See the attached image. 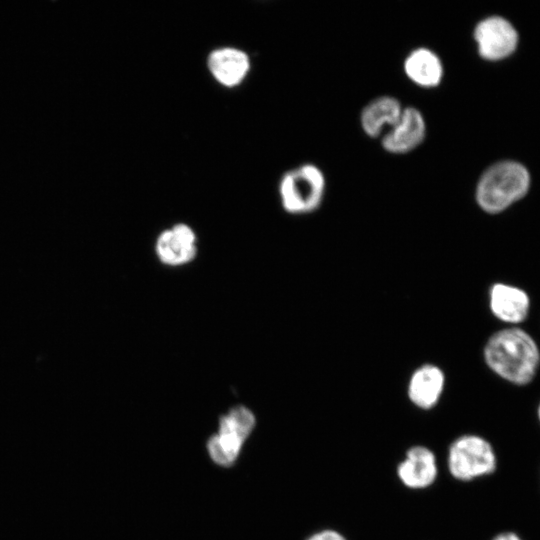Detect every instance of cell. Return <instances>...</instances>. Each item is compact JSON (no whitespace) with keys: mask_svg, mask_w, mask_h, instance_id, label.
Wrapping results in <instances>:
<instances>
[{"mask_svg":"<svg viewBox=\"0 0 540 540\" xmlns=\"http://www.w3.org/2000/svg\"><path fill=\"white\" fill-rule=\"evenodd\" d=\"M529 187V174L521 164L500 162L480 178L476 200L487 213H499L522 198Z\"/></svg>","mask_w":540,"mask_h":540,"instance_id":"2","label":"cell"},{"mask_svg":"<svg viewBox=\"0 0 540 540\" xmlns=\"http://www.w3.org/2000/svg\"><path fill=\"white\" fill-rule=\"evenodd\" d=\"M325 191L322 171L313 164H303L284 173L279 182L282 208L292 215L315 211Z\"/></svg>","mask_w":540,"mask_h":540,"instance_id":"4","label":"cell"},{"mask_svg":"<svg viewBox=\"0 0 540 540\" xmlns=\"http://www.w3.org/2000/svg\"><path fill=\"white\" fill-rule=\"evenodd\" d=\"M403 108L397 99L381 96L371 101L361 113V125L370 137H377L385 127L394 126L400 119Z\"/></svg>","mask_w":540,"mask_h":540,"instance_id":"13","label":"cell"},{"mask_svg":"<svg viewBox=\"0 0 540 540\" xmlns=\"http://www.w3.org/2000/svg\"><path fill=\"white\" fill-rule=\"evenodd\" d=\"M255 424V415L243 405L234 406L222 415L218 432L208 441V452L212 460L222 466L231 465Z\"/></svg>","mask_w":540,"mask_h":540,"instance_id":"5","label":"cell"},{"mask_svg":"<svg viewBox=\"0 0 540 540\" xmlns=\"http://www.w3.org/2000/svg\"><path fill=\"white\" fill-rule=\"evenodd\" d=\"M537 419H538V422L540 424V402L538 403V406H537Z\"/></svg>","mask_w":540,"mask_h":540,"instance_id":"17","label":"cell"},{"mask_svg":"<svg viewBox=\"0 0 540 540\" xmlns=\"http://www.w3.org/2000/svg\"><path fill=\"white\" fill-rule=\"evenodd\" d=\"M425 133L422 114L415 108H405L398 122L383 137L382 146L390 153H406L423 141Z\"/></svg>","mask_w":540,"mask_h":540,"instance_id":"12","label":"cell"},{"mask_svg":"<svg viewBox=\"0 0 540 540\" xmlns=\"http://www.w3.org/2000/svg\"><path fill=\"white\" fill-rule=\"evenodd\" d=\"M488 368L513 385H527L540 366V350L534 338L518 326L492 334L483 349Z\"/></svg>","mask_w":540,"mask_h":540,"instance_id":"1","label":"cell"},{"mask_svg":"<svg viewBox=\"0 0 540 540\" xmlns=\"http://www.w3.org/2000/svg\"><path fill=\"white\" fill-rule=\"evenodd\" d=\"M445 374L433 364H423L412 373L407 387L411 403L422 410L434 408L444 391Z\"/></svg>","mask_w":540,"mask_h":540,"instance_id":"11","label":"cell"},{"mask_svg":"<svg viewBox=\"0 0 540 540\" xmlns=\"http://www.w3.org/2000/svg\"><path fill=\"white\" fill-rule=\"evenodd\" d=\"M306 540H348L341 532L326 528L311 534Z\"/></svg>","mask_w":540,"mask_h":540,"instance_id":"15","label":"cell"},{"mask_svg":"<svg viewBox=\"0 0 540 540\" xmlns=\"http://www.w3.org/2000/svg\"><path fill=\"white\" fill-rule=\"evenodd\" d=\"M497 466L494 446L479 434H462L449 445L447 467L455 480L468 482L484 478L495 473Z\"/></svg>","mask_w":540,"mask_h":540,"instance_id":"3","label":"cell"},{"mask_svg":"<svg viewBox=\"0 0 540 540\" xmlns=\"http://www.w3.org/2000/svg\"><path fill=\"white\" fill-rule=\"evenodd\" d=\"M531 301L522 288L497 282L489 289V308L498 320L517 326L524 322L530 312Z\"/></svg>","mask_w":540,"mask_h":540,"instance_id":"10","label":"cell"},{"mask_svg":"<svg viewBox=\"0 0 540 540\" xmlns=\"http://www.w3.org/2000/svg\"><path fill=\"white\" fill-rule=\"evenodd\" d=\"M474 38L479 54L487 60H499L510 55L517 45V33L505 19L493 16L478 23Z\"/></svg>","mask_w":540,"mask_h":540,"instance_id":"7","label":"cell"},{"mask_svg":"<svg viewBox=\"0 0 540 540\" xmlns=\"http://www.w3.org/2000/svg\"><path fill=\"white\" fill-rule=\"evenodd\" d=\"M396 475L406 488L426 489L438 477V463L435 453L424 445H414L407 449L398 463Z\"/></svg>","mask_w":540,"mask_h":540,"instance_id":"8","label":"cell"},{"mask_svg":"<svg viewBox=\"0 0 540 540\" xmlns=\"http://www.w3.org/2000/svg\"><path fill=\"white\" fill-rule=\"evenodd\" d=\"M491 540H525L514 531H502L497 533Z\"/></svg>","mask_w":540,"mask_h":540,"instance_id":"16","label":"cell"},{"mask_svg":"<svg viewBox=\"0 0 540 540\" xmlns=\"http://www.w3.org/2000/svg\"><path fill=\"white\" fill-rule=\"evenodd\" d=\"M404 70L408 78L421 87H435L443 76L440 58L427 48L413 50L405 59Z\"/></svg>","mask_w":540,"mask_h":540,"instance_id":"14","label":"cell"},{"mask_svg":"<svg viewBox=\"0 0 540 540\" xmlns=\"http://www.w3.org/2000/svg\"><path fill=\"white\" fill-rule=\"evenodd\" d=\"M198 251V237L195 230L183 222L163 229L154 242L156 258L167 267L177 268L192 263Z\"/></svg>","mask_w":540,"mask_h":540,"instance_id":"6","label":"cell"},{"mask_svg":"<svg viewBox=\"0 0 540 540\" xmlns=\"http://www.w3.org/2000/svg\"><path fill=\"white\" fill-rule=\"evenodd\" d=\"M207 67L219 84L233 88L240 85L247 77L251 60L246 51L232 46H223L209 52Z\"/></svg>","mask_w":540,"mask_h":540,"instance_id":"9","label":"cell"}]
</instances>
